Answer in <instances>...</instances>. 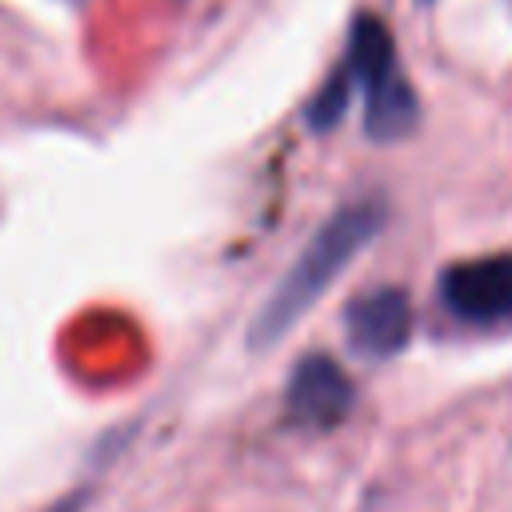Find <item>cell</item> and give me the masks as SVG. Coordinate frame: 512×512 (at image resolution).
<instances>
[{"mask_svg": "<svg viewBox=\"0 0 512 512\" xmlns=\"http://www.w3.org/2000/svg\"><path fill=\"white\" fill-rule=\"evenodd\" d=\"M384 220H388V208L376 196H364V200H352V204L336 208L312 232V240L300 248L296 264L280 276V284L272 288L264 308L252 316L248 344L252 348H268L280 336H288L296 328V320L332 288V280L380 236Z\"/></svg>", "mask_w": 512, "mask_h": 512, "instance_id": "6da1fadb", "label": "cell"}, {"mask_svg": "<svg viewBox=\"0 0 512 512\" xmlns=\"http://www.w3.org/2000/svg\"><path fill=\"white\" fill-rule=\"evenodd\" d=\"M344 72L352 76V88L364 92V132L372 140L388 144V140H400L416 128L420 104H416V92L400 68L396 40L380 16L360 12L352 20Z\"/></svg>", "mask_w": 512, "mask_h": 512, "instance_id": "7a4b0ae2", "label": "cell"}, {"mask_svg": "<svg viewBox=\"0 0 512 512\" xmlns=\"http://www.w3.org/2000/svg\"><path fill=\"white\" fill-rule=\"evenodd\" d=\"M440 304L460 324H504L512 320V252L456 260L440 272Z\"/></svg>", "mask_w": 512, "mask_h": 512, "instance_id": "3957f363", "label": "cell"}, {"mask_svg": "<svg viewBox=\"0 0 512 512\" xmlns=\"http://www.w3.org/2000/svg\"><path fill=\"white\" fill-rule=\"evenodd\" d=\"M352 400H356V388L348 372L324 352L304 356L292 368L288 388H284L288 420L300 428H336L352 412Z\"/></svg>", "mask_w": 512, "mask_h": 512, "instance_id": "277c9868", "label": "cell"}, {"mask_svg": "<svg viewBox=\"0 0 512 512\" xmlns=\"http://www.w3.org/2000/svg\"><path fill=\"white\" fill-rule=\"evenodd\" d=\"M412 324H416L412 300H408L404 288H392V284L360 292L344 308V336H348V344L360 356H372V360L404 352V344L412 340Z\"/></svg>", "mask_w": 512, "mask_h": 512, "instance_id": "5b68a950", "label": "cell"}, {"mask_svg": "<svg viewBox=\"0 0 512 512\" xmlns=\"http://www.w3.org/2000/svg\"><path fill=\"white\" fill-rule=\"evenodd\" d=\"M80 504H84V492H76V496H68V500H60L52 512H80Z\"/></svg>", "mask_w": 512, "mask_h": 512, "instance_id": "8992f818", "label": "cell"}, {"mask_svg": "<svg viewBox=\"0 0 512 512\" xmlns=\"http://www.w3.org/2000/svg\"><path fill=\"white\" fill-rule=\"evenodd\" d=\"M420 4H432V0H420Z\"/></svg>", "mask_w": 512, "mask_h": 512, "instance_id": "52a82bcc", "label": "cell"}]
</instances>
